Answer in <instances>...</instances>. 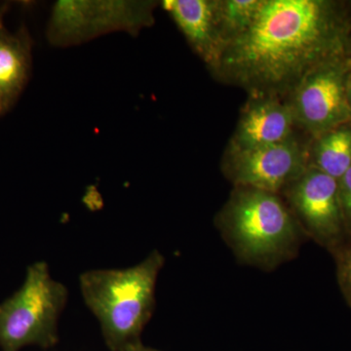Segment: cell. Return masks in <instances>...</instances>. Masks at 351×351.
Returning <instances> with one entry per match:
<instances>
[{
	"label": "cell",
	"mask_w": 351,
	"mask_h": 351,
	"mask_svg": "<svg viewBox=\"0 0 351 351\" xmlns=\"http://www.w3.org/2000/svg\"><path fill=\"white\" fill-rule=\"evenodd\" d=\"M348 53V25L336 4L263 0L250 27L226 44L211 71L250 96L283 99L314 66Z\"/></svg>",
	"instance_id": "6da1fadb"
},
{
	"label": "cell",
	"mask_w": 351,
	"mask_h": 351,
	"mask_svg": "<svg viewBox=\"0 0 351 351\" xmlns=\"http://www.w3.org/2000/svg\"><path fill=\"white\" fill-rule=\"evenodd\" d=\"M216 226L240 263L265 271L297 257L307 239L278 193L245 186H234Z\"/></svg>",
	"instance_id": "7a4b0ae2"
},
{
	"label": "cell",
	"mask_w": 351,
	"mask_h": 351,
	"mask_svg": "<svg viewBox=\"0 0 351 351\" xmlns=\"http://www.w3.org/2000/svg\"><path fill=\"white\" fill-rule=\"evenodd\" d=\"M165 262L154 250L125 269H97L80 277L85 304L98 318L108 348L123 351L142 343L141 335L156 308L157 276Z\"/></svg>",
	"instance_id": "3957f363"
},
{
	"label": "cell",
	"mask_w": 351,
	"mask_h": 351,
	"mask_svg": "<svg viewBox=\"0 0 351 351\" xmlns=\"http://www.w3.org/2000/svg\"><path fill=\"white\" fill-rule=\"evenodd\" d=\"M66 301L68 290L52 279L47 263H32L19 290L0 304V348L19 351L27 346L56 345L58 319Z\"/></svg>",
	"instance_id": "277c9868"
},
{
	"label": "cell",
	"mask_w": 351,
	"mask_h": 351,
	"mask_svg": "<svg viewBox=\"0 0 351 351\" xmlns=\"http://www.w3.org/2000/svg\"><path fill=\"white\" fill-rule=\"evenodd\" d=\"M154 1L60 0L53 5L46 36L52 45L68 47L115 32L136 36L154 24Z\"/></svg>",
	"instance_id": "5b68a950"
},
{
	"label": "cell",
	"mask_w": 351,
	"mask_h": 351,
	"mask_svg": "<svg viewBox=\"0 0 351 351\" xmlns=\"http://www.w3.org/2000/svg\"><path fill=\"white\" fill-rule=\"evenodd\" d=\"M351 53L332 58L314 66L288 96L295 126L314 138L351 122L346 82Z\"/></svg>",
	"instance_id": "8992f818"
},
{
	"label": "cell",
	"mask_w": 351,
	"mask_h": 351,
	"mask_svg": "<svg viewBox=\"0 0 351 351\" xmlns=\"http://www.w3.org/2000/svg\"><path fill=\"white\" fill-rule=\"evenodd\" d=\"M283 193L307 239L332 255H336L350 241L338 180L309 166Z\"/></svg>",
	"instance_id": "52a82bcc"
},
{
	"label": "cell",
	"mask_w": 351,
	"mask_h": 351,
	"mask_svg": "<svg viewBox=\"0 0 351 351\" xmlns=\"http://www.w3.org/2000/svg\"><path fill=\"white\" fill-rule=\"evenodd\" d=\"M309 167L308 145L295 135L284 142L228 154L223 171L234 186L279 193Z\"/></svg>",
	"instance_id": "ba28073f"
},
{
	"label": "cell",
	"mask_w": 351,
	"mask_h": 351,
	"mask_svg": "<svg viewBox=\"0 0 351 351\" xmlns=\"http://www.w3.org/2000/svg\"><path fill=\"white\" fill-rule=\"evenodd\" d=\"M294 113L287 100L250 96L242 110L228 154H239L284 142L295 135Z\"/></svg>",
	"instance_id": "9c48e42d"
},
{
	"label": "cell",
	"mask_w": 351,
	"mask_h": 351,
	"mask_svg": "<svg viewBox=\"0 0 351 351\" xmlns=\"http://www.w3.org/2000/svg\"><path fill=\"white\" fill-rule=\"evenodd\" d=\"M8 5L0 11V117H4L19 101L29 80L34 41L22 25L16 32L4 25Z\"/></svg>",
	"instance_id": "30bf717a"
},
{
	"label": "cell",
	"mask_w": 351,
	"mask_h": 351,
	"mask_svg": "<svg viewBox=\"0 0 351 351\" xmlns=\"http://www.w3.org/2000/svg\"><path fill=\"white\" fill-rule=\"evenodd\" d=\"M162 7L196 54L213 69L223 50L217 25V0H164Z\"/></svg>",
	"instance_id": "8fae6325"
},
{
	"label": "cell",
	"mask_w": 351,
	"mask_h": 351,
	"mask_svg": "<svg viewBox=\"0 0 351 351\" xmlns=\"http://www.w3.org/2000/svg\"><path fill=\"white\" fill-rule=\"evenodd\" d=\"M309 166L339 180L351 168V122L314 138Z\"/></svg>",
	"instance_id": "7c38bea8"
},
{
	"label": "cell",
	"mask_w": 351,
	"mask_h": 351,
	"mask_svg": "<svg viewBox=\"0 0 351 351\" xmlns=\"http://www.w3.org/2000/svg\"><path fill=\"white\" fill-rule=\"evenodd\" d=\"M263 0H217V25L223 49L255 20ZM223 51V50H221Z\"/></svg>",
	"instance_id": "4fadbf2b"
},
{
	"label": "cell",
	"mask_w": 351,
	"mask_h": 351,
	"mask_svg": "<svg viewBox=\"0 0 351 351\" xmlns=\"http://www.w3.org/2000/svg\"><path fill=\"white\" fill-rule=\"evenodd\" d=\"M337 278L343 299L351 308V239L336 254Z\"/></svg>",
	"instance_id": "5bb4252c"
},
{
	"label": "cell",
	"mask_w": 351,
	"mask_h": 351,
	"mask_svg": "<svg viewBox=\"0 0 351 351\" xmlns=\"http://www.w3.org/2000/svg\"><path fill=\"white\" fill-rule=\"evenodd\" d=\"M339 200L345 218L346 232L351 239V168L339 180Z\"/></svg>",
	"instance_id": "9a60e30c"
},
{
	"label": "cell",
	"mask_w": 351,
	"mask_h": 351,
	"mask_svg": "<svg viewBox=\"0 0 351 351\" xmlns=\"http://www.w3.org/2000/svg\"><path fill=\"white\" fill-rule=\"evenodd\" d=\"M123 351H159L157 350H154V348H147V346H145L142 343H138V345L131 346V348H127V350Z\"/></svg>",
	"instance_id": "2e32d148"
},
{
	"label": "cell",
	"mask_w": 351,
	"mask_h": 351,
	"mask_svg": "<svg viewBox=\"0 0 351 351\" xmlns=\"http://www.w3.org/2000/svg\"><path fill=\"white\" fill-rule=\"evenodd\" d=\"M346 95H348V104L351 108V69L348 73V82H346Z\"/></svg>",
	"instance_id": "e0dca14e"
},
{
	"label": "cell",
	"mask_w": 351,
	"mask_h": 351,
	"mask_svg": "<svg viewBox=\"0 0 351 351\" xmlns=\"http://www.w3.org/2000/svg\"><path fill=\"white\" fill-rule=\"evenodd\" d=\"M7 5H8V4H7V3H2V4H0V11H1V10H2V9H3V8H4V7H5V6H7Z\"/></svg>",
	"instance_id": "ac0fdd59"
}]
</instances>
